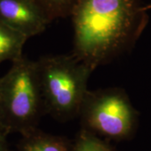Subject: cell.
<instances>
[{
	"label": "cell",
	"instance_id": "6da1fadb",
	"mask_svg": "<svg viewBox=\"0 0 151 151\" xmlns=\"http://www.w3.org/2000/svg\"><path fill=\"white\" fill-rule=\"evenodd\" d=\"M142 0H77L72 54L94 70L133 47L148 15Z\"/></svg>",
	"mask_w": 151,
	"mask_h": 151
},
{
	"label": "cell",
	"instance_id": "7a4b0ae2",
	"mask_svg": "<svg viewBox=\"0 0 151 151\" xmlns=\"http://www.w3.org/2000/svg\"><path fill=\"white\" fill-rule=\"evenodd\" d=\"M45 112L37 60L24 55L0 78V128L25 134L38 129Z\"/></svg>",
	"mask_w": 151,
	"mask_h": 151
},
{
	"label": "cell",
	"instance_id": "3957f363",
	"mask_svg": "<svg viewBox=\"0 0 151 151\" xmlns=\"http://www.w3.org/2000/svg\"><path fill=\"white\" fill-rule=\"evenodd\" d=\"M37 65L45 112L60 121L78 117L93 70L73 54L45 56Z\"/></svg>",
	"mask_w": 151,
	"mask_h": 151
},
{
	"label": "cell",
	"instance_id": "277c9868",
	"mask_svg": "<svg viewBox=\"0 0 151 151\" xmlns=\"http://www.w3.org/2000/svg\"><path fill=\"white\" fill-rule=\"evenodd\" d=\"M78 117L81 129L107 140L131 138L138 121L127 93L119 87L87 91Z\"/></svg>",
	"mask_w": 151,
	"mask_h": 151
},
{
	"label": "cell",
	"instance_id": "5b68a950",
	"mask_svg": "<svg viewBox=\"0 0 151 151\" xmlns=\"http://www.w3.org/2000/svg\"><path fill=\"white\" fill-rule=\"evenodd\" d=\"M0 20L29 39L43 32L50 19L36 0H0Z\"/></svg>",
	"mask_w": 151,
	"mask_h": 151
},
{
	"label": "cell",
	"instance_id": "8992f818",
	"mask_svg": "<svg viewBox=\"0 0 151 151\" xmlns=\"http://www.w3.org/2000/svg\"><path fill=\"white\" fill-rule=\"evenodd\" d=\"M71 143L65 137L35 129L21 135L15 151H70Z\"/></svg>",
	"mask_w": 151,
	"mask_h": 151
},
{
	"label": "cell",
	"instance_id": "52a82bcc",
	"mask_svg": "<svg viewBox=\"0 0 151 151\" xmlns=\"http://www.w3.org/2000/svg\"><path fill=\"white\" fill-rule=\"evenodd\" d=\"M28 39L0 20V64L14 61L23 56V48Z\"/></svg>",
	"mask_w": 151,
	"mask_h": 151
},
{
	"label": "cell",
	"instance_id": "ba28073f",
	"mask_svg": "<svg viewBox=\"0 0 151 151\" xmlns=\"http://www.w3.org/2000/svg\"><path fill=\"white\" fill-rule=\"evenodd\" d=\"M70 151H116L107 139L81 129L71 143Z\"/></svg>",
	"mask_w": 151,
	"mask_h": 151
},
{
	"label": "cell",
	"instance_id": "9c48e42d",
	"mask_svg": "<svg viewBox=\"0 0 151 151\" xmlns=\"http://www.w3.org/2000/svg\"><path fill=\"white\" fill-rule=\"evenodd\" d=\"M50 19L71 13L77 0H36Z\"/></svg>",
	"mask_w": 151,
	"mask_h": 151
},
{
	"label": "cell",
	"instance_id": "30bf717a",
	"mask_svg": "<svg viewBox=\"0 0 151 151\" xmlns=\"http://www.w3.org/2000/svg\"><path fill=\"white\" fill-rule=\"evenodd\" d=\"M7 135L5 131L0 128V151H9Z\"/></svg>",
	"mask_w": 151,
	"mask_h": 151
},
{
	"label": "cell",
	"instance_id": "8fae6325",
	"mask_svg": "<svg viewBox=\"0 0 151 151\" xmlns=\"http://www.w3.org/2000/svg\"><path fill=\"white\" fill-rule=\"evenodd\" d=\"M150 7H151V6H150Z\"/></svg>",
	"mask_w": 151,
	"mask_h": 151
}]
</instances>
